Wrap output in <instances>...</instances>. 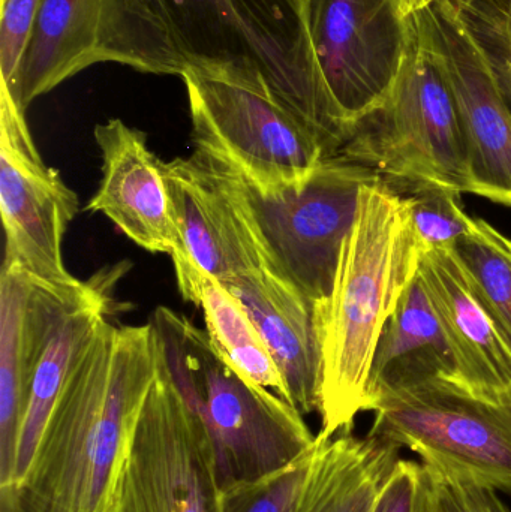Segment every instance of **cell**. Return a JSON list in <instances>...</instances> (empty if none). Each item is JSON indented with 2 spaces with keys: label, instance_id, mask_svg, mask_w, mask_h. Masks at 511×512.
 I'll return each mask as SVG.
<instances>
[{
  "label": "cell",
  "instance_id": "2e32d148",
  "mask_svg": "<svg viewBox=\"0 0 511 512\" xmlns=\"http://www.w3.org/2000/svg\"><path fill=\"white\" fill-rule=\"evenodd\" d=\"M99 63L120 65L116 0H42L17 78L3 86L26 111L35 99Z\"/></svg>",
  "mask_w": 511,
  "mask_h": 512
},
{
  "label": "cell",
  "instance_id": "9c48e42d",
  "mask_svg": "<svg viewBox=\"0 0 511 512\" xmlns=\"http://www.w3.org/2000/svg\"><path fill=\"white\" fill-rule=\"evenodd\" d=\"M377 177L336 155L324 159L302 186L281 194L263 195L245 182L273 271L317 309L332 295L363 186Z\"/></svg>",
  "mask_w": 511,
  "mask_h": 512
},
{
  "label": "cell",
  "instance_id": "5b68a950",
  "mask_svg": "<svg viewBox=\"0 0 511 512\" xmlns=\"http://www.w3.org/2000/svg\"><path fill=\"white\" fill-rule=\"evenodd\" d=\"M182 80L195 150L233 168L260 194L302 186L332 158L267 81L227 71H186Z\"/></svg>",
  "mask_w": 511,
  "mask_h": 512
},
{
  "label": "cell",
  "instance_id": "5bb4252c",
  "mask_svg": "<svg viewBox=\"0 0 511 512\" xmlns=\"http://www.w3.org/2000/svg\"><path fill=\"white\" fill-rule=\"evenodd\" d=\"M164 179L183 243L201 270L222 285L273 271L245 180L233 168L195 150L164 162Z\"/></svg>",
  "mask_w": 511,
  "mask_h": 512
},
{
  "label": "cell",
  "instance_id": "9a60e30c",
  "mask_svg": "<svg viewBox=\"0 0 511 512\" xmlns=\"http://www.w3.org/2000/svg\"><path fill=\"white\" fill-rule=\"evenodd\" d=\"M102 179L87 212L101 213L150 254L189 255L164 179V162L143 131L110 119L95 126Z\"/></svg>",
  "mask_w": 511,
  "mask_h": 512
},
{
  "label": "cell",
  "instance_id": "603a6c76",
  "mask_svg": "<svg viewBox=\"0 0 511 512\" xmlns=\"http://www.w3.org/2000/svg\"><path fill=\"white\" fill-rule=\"evenodd\" d=\"M461 195L435 186L408 189L404 198L420 254L453 251L470 233L474 218L465 212Z\"/></svg>",
  "mask_w": 511,
  "mask_h": 512
},
{
  "label": "cell",
  "instance_id": "8992f818",
  "mask_svg": "<svg viewBox=\"0 0 511 512\" xmlns=\"http://www.w3.org/2000/svg\"><path fill=\"white\" fill-rule=\"evenodd\" d=\"M339 155L390 185L473 191L452 86L419 33L392 95L357 123Z\"/></svg>",
  "mask_w": 511,
  "mask_h": 512
},
{
  "label": "cell",
  "instance_id": "3957f363",
  "mask_svg": "<svg viewBox=\"0 0 511 512\" xmlns=\"http://www.w3.org/2000/svg\"><path fill=\"white\" fill-rule=\"evenodd\" d=\"M404 195L383 177L363 186L332 295L318 307L323 351L321 435L351 432L368 405L372 361L384 325L419 271Z\"/></svg>",
  "mask_w": 511,
  "mask_h": 512
},
{
  "label": "cell",
  "instance_id": "8fae6325",
  "mask_svg": "<svg viewBox=\"0 0 511 512\" xmlns=\"http://www.w3.org/2000/svg\"><path fill=\"white\" fill-rule=\"evenodd\" d=\"M78 212V197L36 149L26 111L0 89V213L5 230L3 262L56 289L81 280L66 270L63 239Z\"/></svg>",
  "mask_w": 511,
  "mask_h": 512
},
{
  "label": "cell",
  "instance_id": "ffe728a7",
  "mask_svg": "<svg viewBox=\"0 0 511 512\" xmlns=\"http://www.w3.org/2000/svg\"><path fill=\"white\" fill-rule=\"evenodd\" d=\"M312 465L297 512H374L401 448L351 432L333 438L318 433Z\"/></svg>",
  "mask_w": 511,
  "mask_h": 512
},
{
  "label": "cell",
  "instance_id": "d4e9b609",
  "mask_svg": "<svg viewBox=\"0 0 511 512\" xmlns=\"http://www.w3.org/2000/svg\"><path fill=\"white\" fill-rule=\"evenodd\" d=\"M511 111V0H455Z\"/></svg>",
  "mask_w": 511,
  "mask_h": 512
},
{
  "label": "cell",
  "instance_id": "7c38bea8",
  "mask_svg": "<svg viewBox=\"0 0 511 512\" xmlns=\"http://www.w3.org/2000/svg\"><path fill=\"white\" fill-rule=\"evenodd\" d=\"M420 39L437 54L458 105L470 167L471 194L511 209V111L491 65L455 0L414 12Z\"/></svg>",
  "mask_w": 511,
  "mask_h": 512
},
{
  "label": "cell",
  "instance_id": "ba28073f",
  "mask_svg": "<svg viewBox=\"0 0 511 512\" xmlns=\"http://www.w3.org/2000/svg\"><path fill=\"white\" fill-rule=\"evenodd\" d=\"M108 512H222L209 433L158 361Z\"/></svg>",
  "mask_w": 511,
  "mask_h": 512
},
{
  "label": "cell",
  "instance_id": "d6986e66",
  "mask_svg": "<svg viewBox=\"0 0 511 512\" xmlns=\"http://www.w3.org/2000/svg\"><path fill=\"white\" fill-rule=\"evenodd\" d=\"M422 375L440 376L465 388L455 346L417 271L378 339L369 376L368 403L381 385Z\"/></svg>",
  "mask_w": 511,
  "mask_h": 512
},
{
  "label": "cell",
  "instance_id": "30bf717a",
  "mask_svg": "<svg viewBox=\"0 0 511 512\" xmlns=\"http://www.w3.org/2000/svg\"><path fill=\"white\" fill-rule=\"evenodd\" d=\"M321 83L354 128L392 95L417 38L407 0H302Z\"/></svg>",
  "mask_w": 511,
  "mask_h": 512
},
{
  "label": "cell",
  "instance_id": "52a82bcc",
  "mask_svg": "<svg viewBox=\"0 0 511 512\" xmlns=\"http://www.w3.org/2000/svg\"><path fill=\"white\" fill-rule=\"evenodd\" d=\"M366 411L369 435L414 451L422 465L511 492V405L422 375L381 385Z\"/></svg>",
  "mask_w": 511,
  "mask_h": 512
},
{
  "label": "cell",
  "instance_id": "83f0119b",
  "mask_svg": "<svg viewBox=\"0 0 511 512\" xmlns=\"http://www.w3.org/2000/svg\"><path fill=\"white\" fill-rule=\"evenodd\" d=\"M374 512H426L422 463L404 459L396 462Z\"/></svg>",
  "mask_w": 511,
  "mask_h": 512
},
{
  "label": "cell",
  "instance_id": "6da1fadb",
  "mask_svg": "<svg viewBox=\"0 0 511 512\" xmlns=\"http://www.w3.org/2000/svg\"><path fill=\"white\" fill-rule=\"evenodd\" d=\"M120 65L264 80L339 155L351 137L321 83L302 0H116Z\"/></svg>",
  "mask_w": 511,
  "mask_h": 512
},
{
  "label": "cell",
  "instance_id": "7a4b0ae2",
  "mask_svg": "<svg viewBox=\"0 0 511 512\" xmlns=\"http://www.w3.org/2000/svg\"><path fill=\"white\" fill-rule=\"evenodd\" d=\"M156 378L152 327L105 319L69 376L24 484L27 512H108Z\"/></svg>",
  "mask_w": 511,
  "mask_h": 512
},
{
  "label": "cell",
  "instance_id": "cb8c5ba5",
  "mask_svg": "<svg viewBox=\"0 0 511 512\" xmlns=\"http://www.w3.org/2000/svg\"><path fill=\"white\" fill-rule=\"evenodd\" d=\"M320 438L314 447L284 468L252 481L222 489V512H297L305 492Z\"/></svg>",
  "mask_w": 511,
  "mask_h": 512
},
{
  "label": "cell",
  "instance_id": "277c9868",
  "mask_svg": "<svg viewBox=\"0 0 511 512\" xmlns=\"http://www.w3.org/2000/svg\"><path fill=\"white\" fill-rule=\"evenodd\" d=\"M149 324L156 361L206 426L222 489L266 477L314 447L302 412L225 361L188 316L161 306Z\"/></svg>",
  "mask_w": 511,
  "mask_h": 512
},
{
  "label": "cell",
  "instance_id": "4fadbf2b",
  "mask_svg": "<svg viewBox=\"0 0 511 512\" xmlns=\"http://www.w3.org/2000/svg\"><path fill=\"white\" fill-rule=\"evenodd\" d=\"M98 274L77 288L44 285L3 262L0 274V512H27L15 481L21 427L36 370L60 321L86 300Z\"/></svg>",
  "mask_w": 511,
  "mask_h": 512
},
{
  "label": "cell",
  "instance_id": "e0dca14e",
  "mask_svg": "<svg viewBox=\"0 0 511 512\" xmlns=\"http://www.w3.org/2000/svg\"><path fill=\"white\" fill-rule=\"evenodd\" d=\"M225 288L242 304L266 343L302 414L320 409L323 351L318 309L275 271L245 274Z\"/></svg>",
  "mask_w": 511,
  "mask_h": 512
},
{
  "label": "cell",
  "instance_id": "7402d4cb",
  "mask_svg": "<svg viewBox=\"0 0 511 512\" xmlns=\"http://www.w3.org/2000/svg\"><path fill=\"white\" fill-rule=\"evenodd\" d=\"M477 297L511 346V239L483 219L453 249Z\"/></svg>",
  "mask_w": 511,
  "mask_h": 512
},
{
  "label": "cell",
  "instance_id": "ac0fdd59",
  "mask_svg": "<svg viewBox=\"0 0 511 512\" xmlns=\"http://www.w3.org/2000/svg\"><path fill=\"white\" fill-rule=\"evenodd\" d=\"M419 273L461 363L464 387L511 405V346L477 297L453 251L420 254Z\"/></svg>",
  "mask_w": 511,
  "mask_h": 512
},
{
  "label": "cell",
  "instance_id": "44dd1931",
  "mask_svg": "<svg viewBox=\"0 0 511 512\" xmlns=\"http://www.w3.org/2000/svg\"><path fill=\"white\" fill-rule=\"evenodd\" d=\"M171 259L180 295L203 310L213 348L243 375L290 403L281 372L239 300L191 255Z\"/></svg>",
  "mask_w": 511,
  "mask_h": 512
},
{
  "label": "cell",
  "instance_id": "484cf974",
  "mask_svg": "<svg viewBox=\"0 0 511 512\" xmlns=\"http://www.w3.org/2000/svg\"><path fill=\"white\" fill-rule=\"evenodd\" d=\"M422 466L426 512H511L494 487Z\"/></svg>",
  "mask_w": 511,
  "mask_h": 512
},
{
  "label": "cell",
  "instance_id": "4316f807",
  "mask_svg": "<svg viewBox=\"0 0 511 512\" xmlns=\"http://www.w3.org/2000/svg\"><path fill=\"white\" fill-rule=\"evenodd\" d=\"M42 0H2L0 11V71L2 84L17 78L24 54L32 41Z\"/></svg>",
  "mask_w": 511,
  "mask_h": 512
}]
</instances>
